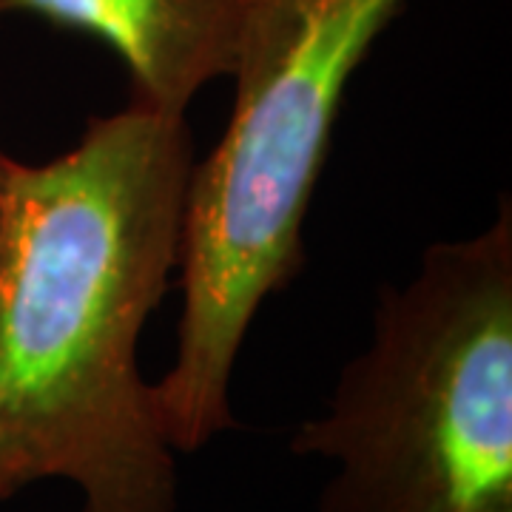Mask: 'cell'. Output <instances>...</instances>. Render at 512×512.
<instances>
[{"label": "cell", "instance_id": "cell-3", "mask_svg": "<svg viewBox=\"0 0 512 512\" xmlns=\"http://www.w3.org/2000/svg\"><path fill=\"white\" fill-rule=\"evenodd\" d=\"M333 476L316 512H512V208L384 288L373 339L293 433Z\"/></svg>", "mask_w": 512, "mask_h": 512}, {"label": "cell", "instance_id": "cell-2", "mask_svg": "<svg viewBox=\"0 0 512 512\" xmlns=\"http://www.w3.org/2000/svg\"><path fill=\"white\" fill-rule=\"evenodd\" d=\"M399 9L402 0L259 6L228 128L185 188L177 359L151 384L174 453H197L234 427L231 376L245 333L302 268V225L345 89Z\"/></svg>", "mask_w": 512, "mask_h": 512}, {"label": "cell", "instance_id": "cell-4", "mask_svg": "<svg viewBox=\"0 0 512 512\" xmlns=\"http://www.w3.org/2000/svg\"><path fill=\"white\" fill-rule=\"evenodd\" d=\"M265 0H0V15H35L100 37L126 63L131 103L180 117L202 86L234 77Z\"/></svg>", "mask_w": 512, "mask_h": 512}, {"label": "cell", "instance_id": "cell-5", "mask_svg": "<svg viewBox=\"0 0 512 512\" xmlns=\"http://www.w3.org/2000/svg\"><path fill=\"white\" fill-rule=\"evenodd\" d=\"M3 18V15H0ZM12 157L0 148V205H3V194H6V180H9V171H12Z\"/></svg>", "mask_w": 512, "mask_h": 512}, {"label": "cell", "instance_id": "cell-1", "mask_svg": "<svg viewBox=\"0 0 512 512\" xmlns=\"http://www.w3.org/2000/svg\"><path fill=\"white\" fill-rule=\"evenodd\" d=\"M185 117L128 103L0 205V504L69 481L77 512H177V461L140 336L180 262Z\"/></svg>", "mask_w": 512, "mask_h": 512}]
</instances>
